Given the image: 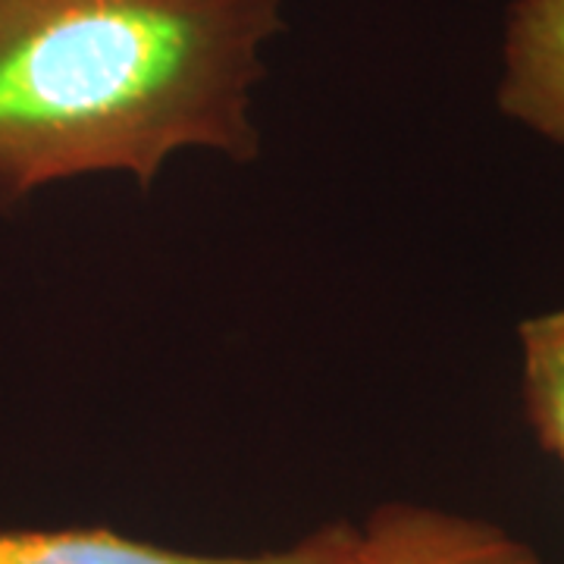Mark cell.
<instances>
[{"label": "cell", "mask_w": 564, "mask_h": 564, "mask_svg": "<svg viewBox=\"0 0 564 564\" xmlns=\"http://www.w3.org/2000/svg\"><path fill=\"white\" fill-rule=\"evenodd\" d=\"M282 0H0V207L180 151L248 163Z\"/></svg>", "instance_id": "obj_1"}, {"label": "cell", "mask_w": 564, "mask_h": 564, "mask_svg": "<svg viewBox=\"0 0 564 564\" xmlns=\"http://www.w3.org/2000/svg\"><path fill=\"white\" fill-rule=\"evenodd\" d=\"M0 564H361V527L323 524L295 545L263 555L182 552L107 527L0 530Z\"/></svg>", "instance_id": "obj_2"}, {"label": "cell", "mask_w": 564, "mask_h": 564, "mask_svg": "<svg viewBox=\"0 0 564 564\" xmlns=\"http://www.w3.org/2000/svg\"><path fill=\"white\" fill-rule=\"evenodd\" d=\"M361 564H543L499 524L414 502L380 505L361 527Z\"/></svg>", "instance_id": "obj_3"}, {"label": "cell", "mask_w": 564, "mask_h": 564, "mask_svg": "<svg viewBox=\"0 0 564 564\" xmlns=\"http://www.w3.org/2000/svg\"><path fill=\"white\" fill-rule=\"evenodd\" d=\"M499 107L564 144V0H514L505 22Z\"/></svg>", "instance_id": "obj_4"}, {"label": "cell", "mask_w": 564, "mask_h": 564, "mask_svg": "<svg viewBox=\"0 0 564 564\" xmlns=\"http://www.w3.org/2000/svg\"><path fill=\"white\" fill-rule=\"evenodd\" d=\"M524 411L536 443L564 464V304L518 326Z\"/></svg>", "instance_id": "obj_5"}]
</instances>
